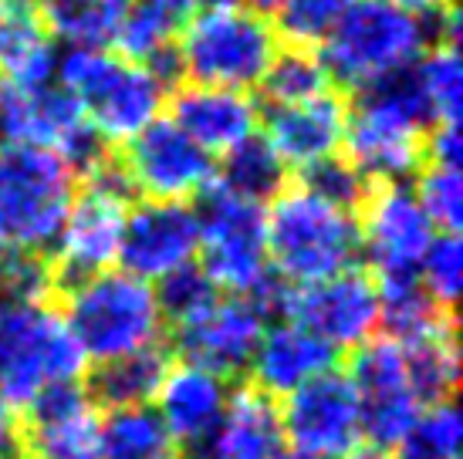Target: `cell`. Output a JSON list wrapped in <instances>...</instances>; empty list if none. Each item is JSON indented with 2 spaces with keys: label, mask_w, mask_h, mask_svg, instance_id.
<instances>
[{
  "label": "cell",
  "mask_w": 463,
  "mask_h": 459,
  "mask_svg": "<svg viewBox=\"0 0 463 459\" xmlns=\"http://www.w3.org/2000/svg\"><path fill=\"white\" fill-rule=\"evenodd\" d=\"M457 24L453 4L439 14H416L389 0H355L315 52L335 85L359 91L410 71L430 44L457 41Z\"/></svg>",
  "instance_id": "obj_1"
},
{
  "label": "cell",
  "mask_w": 463,
  "mask_h": 459,
  "mask_svg": "<svg viewBox=\"0 0 463 459\" xmlns=\"http://www.w3.org/2000/svg\"><path fill=\"white\" fill-rule=\"evenodd\" d=\"M430 126L433 122L423 91L410 68L355 91V102L348 105L342 149L369 186L406 183L423 166Z\"/></svg>",
  "instance_id": "obj_2"
},
{
  "label": "cell",
  "mask_w": 463,
  "mask_h": 459,
  "mask_svg": "<svg viewBox=\"0 0 463 459\" xmlns=\"http://www.w3.org/2000/svg\"><path fill=\"white\" fill-rule=\"evenodd\" d=\"M270 274L288 287L318 284L362 260L359 220L305 186H284L264 206Z\"/></svg>",
  "instance_id": "obj_3"
},
{
  "label": "cell",
  "mask_w": 463,
  "mask_h": 459,
  "mask_svg": "<svg viewBox=\"0 0 463 459\" xmlns=\"http://www.w3.org/2000/svg\"><path fill=\"white\" fill-rule=\"evenodd\" d=\"M173 52L186 85L250 91L281 52V38L254 7H203L183 21Z\"/></svg>",
  "instance_id": "obj_4"
},
{
  "label": "cell",
  "mask_w": 463,
  "mask_h": 459,
  "mask_svg": "<svg viewBox=\"0 0 463 459\" xmlns=\"http://www.w3.org/2000/svg\"><path fill=\"white\" fill-rule=\"evenodd\" d=\"M54 81L75 98L105 145L129 142L166 105L163 78L112 48H68L58 58Z\"/></svg>",
  "instance_id": "obj_5"
},
{
  "label": "cell",
  "mask_w": 463,
  "mask_h": 459,
  "mask_svg": "<svg viewBox=\"0 0 463 459\" xmlns=\"http://www.w3.org/2000/svg\"><path fill=\"white\" fill-rule=\"evenodd\" d=\"M65 291V324L89 361H109L153 348L163 338V311L153 284L139 281L122 267L102 270L95 277L61 287Z\"/></svg>",
  "instance_id": "obj_6"
},
{
  "label": "cell",
  "mask_w": 463,
  "mask_h": 459,
  "mask_svg": "<svg viewBox=\"0 0 463 459\" xmlns=\"http://www.w3.org/2000/svg\"><path fill=\"white\" fill-rule=\"evenodd\" d=\"M75 192L78 173L58 153L0 142V247L52 250Z\"/></svg>",
  "instance_id": "obj_7"
},
{
  "label": "cell",
  "mask_w": 463,
  "mask_h": 459,
  "mask_svg": "<svg viewBox=\"0 0 463 459\" xmlns=\"http://www.w3.org/2000/svg\"><path fill=\"white\" fill-rule=\"evenodd\" d=\"M85 365L81 344L48 301L0 307V408L24 412L41 389L81 382Z\"/></svg>",
  "instance_id": "obj_8"
},
{
  "label": "cell",
  "mask_w": 463,
  "mask_h": 459,
  "mask_svg": "<svg viewBox=\"0 0 463 459\" xmlns=\"http://www.w3.org/2000/svg\"><path fill=\"white\" fill-rule=\"evenodd\" d=\"M200 257L203 274L220 294H260L274 281L264 240V206L220 186L217 179L200 192Z\"/></svg>",
  "instance_id": "obj_9"
},
{
  "label": "cell",
  "mask_w": 463,
  "mask_h": 459,
  "mask_svg": "<svg viewBox=\"0 0 463 459\" xmlns=\"http://www.w3.org/2000/svg\"><path fill=\"white\" fill-rule=\"evenodd\" d=\"M0 139L52 149L75 169L78 179L109 155L102 136L58 81L21 85L0 78Z\"/></svg>",
  "instance_id": "obj_10"
},
{
  "label": "cell",
  "mask_w": 463,
  "mask_h": 459,
  "mask_svg": "<svg viewBox=\"0 0 463 459\" xmlns=\"http://www.w3.org/2000/svg\"><path fill=\"white\" fill-rule=\"evenodd\" d=\"M355 220L362 257L373 267V281L416 277L426 247L439 233L410 183L373 186L355 210Z\"/></svg>",
  "instance_id": "obj_11"
},
{
  "label": "cell",
  "mask_w": 463,
  "mask_h": 459,
  "mask_svg": "<svg viewBox=\"0 0 463 459\" xmlns=\"http://www.w3.org/2000/svg\"><path fill=\"white\" fill-rule=\"evenodd\" d=\"M348 382L359 398L362 439H369L373 449L383 453L396 449V443L423 412V402L410 382L402 344L389 334H375L359 344L352 351Z\"/></svg>",
  "instance_id": "obj_12"
},
{
  "label": "cell",
  "mask_w": 463,
  "mask_h": 459,
  "mask_svg": "<svg viewBox=\"0 0 463 459\" xmlns=\"http://www.w3.org/2000/svg\"><path fill=\"white\" fill-rule=\"evenodd\" d=\"M278 314L305 324L335 351H355L379 332V291L373 274L352 267L305 287L284 284Z\"/></svg>",
  "instance_id": "obj_13"
},
{
  "label": "cell",
  "mask_w": 463,
  "mask_h": 459,
  "mask_svg": "<svg viewBox=\"0 0 463 459\" xmlns=\"http://www.w3.org/2000/svg\"><path fill=\"white\" fill-rule=\"evenodd\" d=\"M118 163L126 169L132 190L142 192L146 200L190 203L217 179V159L203 153L180 126H173L163 115L126 142Z\"/></svg>",
  "instance_id": "obj_14"
},
{
  "label": "cell",
  "mask_w": 463,
  "mask_h": 459,
  "mask_svg": "<svg viewBox=\"0 0 463 459\" xmlns=\"http://www.w3.org/2000/svg\"><path fill=\"white\" fill-rule=\"evenodd\" d=\"M284 446L308 456H348L362 443L355 389L342 371H325L278 406Z\"/></svg>",
  "instance_id": "obj_15"
},
{
  "label": "cell",
  "mask_w": 463,
  "mask_h": 459,
  "mask_svg": "<svg viewBox=\"0 0 463 459\" xmlns=\"http://www.w3.org/2000/svg\"><path fill=\"white\" fill-rule=\"evenodd\" d=\"M268 307L250 294H217L210 304L176 328V348L190 365L237 379L250 369L260 334L268 328Z\"/></svg>",
  "instance_id": "obj_16"
},
{
  "label": "cell",
  "mask_w": 463,
  "mask_h": 459,
  "mask_svg": "<svg viewBox=\"0 0 463 459\" xmlns=\"http://www.w3.org/2000/svg\"><path fill=\"white\" fill-rule=\"evenodd\" d=\"M200 254V220L196 206L169 200L132 203L122 227L118 267L146 284L163 281L173 270L194 264Z\"/></svg>",
  "instance_id": "obj_17"
},
{
  "label": "cell",
  "mask_w": 463,
  "mask_h": 459,
  "mask_svg": "<svg viewBox=\"0 0 463 459\" xmlns=\"http://www.w3.org/2000/svg\"><path fill=\"white\" fill-rule=\"evenodd\" d=\"M129 206V200H118L112 192L91 186H81V192H75L61 233L52 247L54 257L48 260L58 291L118 267V247Z\"/></svg>",
  "instance_id": "obj_18"
},
{
  "label": "cell",
  "mask_w": 463,
  "mask_h": 459,
  "mask_svg": "<svg viewBox=\"0 0 463 459\" xmlns=\"http://www.w3.org/2000/svg\"><path fill=\"white\" fill-rule=\"evenodd\" d=\"M99 412L85 382H54L41 389L24 408V449L38 459L95 456Z\"/></svg>",
  "instance_id": "obj_19"
},
{
  "label": "cell",
  "mask_w": 463,
  "mask_h": 459,
  "mask_svg": "<svg viewBox=\"0 0 463 459\" xmlns=\"http://www.w3.org/2000/svg\"><path fill=\"white\" fill-rule=\"evenodd\" d=\"M260 122L264 139L281 155L284 166L301 173L328 155H338L345 139L348 105L342 102V95L322 91L295 105H268Z\"/></svg>",
  "instance_id": "obj_20"
},
{
  "label": "cell",
  "mask_w": 463,
  "mask_h": 459,
  "mask_svg": "<svg viewBox=\"0 0 463 459\" xmlns=\"http://www.w3.org/2000/svg\"><path fill=\"white\" fill-rule=\"evenodd\" d=\"M166 118L210 155L231 153L233 145L258 136L260 126L258 102L250 98V91L210 89V85H183L169 98Z\"/></svg>",
  "instance_id": "obj_21"
},
{
  "label": "cell",
  "mask_w": 463,
  "mask_h": 459,
  "mask_svg": "<svg viewBox=\"0 0 463 459\" xmlns=\"http://www.w3.org/2000/svg\"><path fill=\"white\" fill-rule=\"evenodd\" d=\"M335 361H338V351L325 338L298 321L281 318L264 328L247 371L254 375L258 392H264L268 398H284L301 385H308L311 379L335 371Z\"/></svg>",
  "instance_id": "obj_22"
},
{
  "label": "cell",
  "mask_w": 463,
  "mask_h": 459,
  "mask_svg": "<svg viewBox=\"0 0 463 459\" xmlns=\"http://www.w3.org/2000/svg\"><path fill=\"white\" fill-rule=\"evenodd\" d=\"M231 379L200 365H169L156 392V416L180 446H200L231 406Z\"/></svg>",
  "instance_id": "obj_23"
},
{
  "label": "cell",
  "mask_w": 463,
  "mask_h": 459,
  "mask_svg": "<svg viewBox=\"0 0 463 459\" xmlns=\"http://www.w3.org/2000/svg\"><path fill=\"white\" fill-rule=\"evenodd\" d=\"M284 453L288 446L281 436L278 402L250 385L233 389L223 419L200 446H194L190 459H284Z\"/></svg>",
  "instance_id": "obj_24"
},
{
  "label": "cell",
  "mask_w": 463,
  "mask_h": 459,
  "mask_svg": "<svg viewBox=\"0 0 463 459\" xmlns=\"http://www.w3.org/2000/svg\"><path fill=\"white\" fill-rule=\"evenodd\" d=\"M58 54L44 34L38 14L27 4L0 0V78L21 85L54 81Z\"/></svg>",
  "instance_id": "obj_25"
},
{
  "label": "cell",
  "mask_w": 463,
  "mask_h": 459,
  "mask_svg": "<svg viewBox=\"0 0 463 459\" xmlns=\"http://www.w3.org/2000/svg\"><path fill=\"white\" fill-rule=\"evenodd\" d=\"M169 371V355L163 344L142 348L132 355H118L109 361H99V369L89 379V396L95 406L105 408H129V406H153L159 382Z\"/></svg>",
  "instance_id": "obj_26"
},
{
  "label": "cell",
  "mask_w": 463,
  "mask_h": 459,
  "mask_svg": "<svg viewBox=\"0 0 463 459\" xmlns=\"http://www.w3.org/2000/svg\"><path fill=\"white\" fill-rule=\"evenodd\" d=\"M95 459H180V443L153 406L109 408L99 419Z\"/></svg>",
  "instance_id": "obj_27"
},
{
  "label": "cell",
  "mask_w": 463,
  "mask_h": 459,
  "mask_svg": "<svg viewBox=\"0 0 463 459\" xmlns=\"http://www.w3.org/2000/svg\"><path fill=\"white\" fill-rule=\"evenodd\" d=\"M136 0H38V21L48 38L68 48H109Z\"/></svg>",
  "instance_id": "obj_28"
},
{
  "label": "cell",
  "mask_w": 463,
  "mask_h": 459,
  "mask_svg": "<svg viewBox=\"0 0 463 459\" xmlns=\"http://www.w3.org/2000/svg\"><path fill=\"white\" fill-rule=\"evenodd\" d=\"M176 31H180V21H173L169 14L136 0L129 14H126V21L118 24L112 44H116V52L122 58L153 68L156 75L163 78V85L169 89L180 78V71H176V52H173L176 48Z\"/></svg>",
  "instance_id": "obj_29"
},
{
  "label": "cell",
  "mask_w": 463,
  "mask_h": 459,
  "mask_svg": "<svg viewBox=\"0 0 463 459\" xmlns=\"http://www.w3.org/2000/svg\"><path fill=\"white\" fill-rule=\"evenodd\" d=\"M406 351V369L410 382L423 406L453 398L457 382H460V351H457V321L443 324L437 332L399 342Z\"/></svg>",
  "instance_id": "obj_30"
},
{
  "label": "cell",
  "mask_w": 463,
  "mask_h": 459,
  "mask_svg": "<svg viewBox=\"0 0 463 459\" xmlns=\"http://www.w3.org/2000/svg\"><path fill=\"white\" fill-rule=\"evenodd\" d=\"M379 291V324L386 328L389 338L412 342L423 334L437 332L453 321V311L443 307L423 291L420 277H392V281H375Z\"/></svg>",
  "instance_id": "obj_31"
},
{
  "label": "cell",
  "mask_w": 463,
  "mask_h": 459,
  "mask_svg": "<svg viewBox=\"0 0 463 459\" xmlns=\"http://www.w3.org/2000/svg\"><path fill=\"white\" fill-rule=\"evenodd\" d=\"M217 183L250 203L264 206L288 186V166L281 163V155L270 149L264 136H250L241 145H233L231 153L220 155Z\"/></svg>",
  "instance_id": "obj_32"
},
{
  "label": "cell",
  "mask_w": 463,
  "mask_h": 459,
  "mask_svg": "<svg viewBox=\"0 0 463 459\" xmlns=\"http://www.w3.org/2000/svg\"><path fill=\"white\" fill-rule=\"evenodd\" d=\"M416 85L423 91L426 112L433 126L443 122H460V105H463V68L457 41H437L430 44L426 54L412 64Z\"/></svg>",
  "instance_id": "obj_33"
},
{
  "label": "cell",
  "mask_w": 463,
  "mask_h": 459,
  "mask_svg": "<svg viewBox=\"0 0 463 459\" xmlns=\"http://www.w3.org/2000/svg\"><path fill=\"white\" fill-rule=\"evenodd\" d=\"M260 91L268 105H295L315 98L322 91H332V78L325 71L318 52L311 48H281L274 54L270 68L260 78Z\"/></svg>",
  "instance_id": "obj_34"
},
{
  "label": "cell",
  "mask_w": 463,
  "mask_h": 459,
  "mask_svg": "<svg viewBox=\"0 0 463 459\" xmlns=\"http://www.w3.org/2000/svg\"><path fill=\"white\" fill-rule=\"evenodd\" d=\"M463 422L453 398L430 402L416 416L410 433L402 436L389 459H457L460 456Z\"/></svg>",
  "instance_id": "obj_35"
},
{
  "label": "cell",
  "mask_w": 463,
  "mask_h": 459,
  "mask_svg": "<svg viewBox=\"0 0 463 459\" xmlns=\"http://www.w3.org/2000/svg\"><path fill=\"white\" fill-rule=\"evenodd\" d=\"M355 0H281L274 7V31L291 48H318Z\"/></svg>",
  "instance_id": "obj_36"
},
{
  "label": "cell",
  "mask_w": 463,
  "mask_h": 459,
  "mask_svg": "<svg viewBox=\"0 0 463 459\" xmlns=\"http://www.w3.org/2000/svg\"><path fill=\"white\" fill-rule=\"evenodd\" d=\"M52 291H58V284L48 257L0 247V307L41 304L52 297Z\"/></svg>",
  "instance_id": "obj_37"
},
{
  "label": "cell",
  "mask_w": 463,
  "mask_h": 459,
  "mask_svg": "<svg viewBox=\"0 0 463 459\" xmlns=\"http://www.w3.org/2000/svg\"><path fill=\"white\" fill-rule=\"evenodd\" d=\"M416 277L423 291L437 301L443 311H453L463 287V240L460 233H437L426 247Z\"/></svg>",
  "instance_id": "obj_38"
},
{
  "label": "cell",
  "mask_w": 463,
  "mask_h": 459,
  "mask_svg": "<svg viewBox=\"0 0 463 459\" xmlns=\"http://www.w3.org/2000/svg\"><path fill=\"white\" fill-rule=\"evenodd\" d=\"M156 301H159V311H163V321H169L173 328L186 324L190 318H196L213 297H217V284L203 274L200 264H186V267L166 274L163 281L153 284Z\"/></svg>",
  "instance_id": "obj_39"
},
{
  "label": "cell",
  "mask_w": 463,
  "mask_h": 459,
  "mask_svg": "<svg viewBox=\"0 0 463 459\" xmlns=\"http://www.w3.org/2000/svg\"><path fill=\"white\" fill-rule=\"evenodd\" d=\"M416 196H420L426 217L433 220V227H437L439 233H460V223H463L460 166H439V163L420 166Z\"/></svg>",
  "instance_id": "obj_40"
},
{
  "label": "cell",
  "mask_w": 463,
  "mask_h": 459,
  "mask_svg": "<svg viewBox=\"0 0 463 459\" xmlns=\"http://www.w3.org/2000/svg\"><path fill=\"white\" fill-rule=\"evenodd\" d=\"M298 186H305L308 192L322 196L325 203L342 206L348 213H355L362 206V200H365V192L373 190V186L365 183V176L348 163L345 155H328L322 163L301 169Z\"/></svg>",
  "instance_id": "obj_41"
},
{
  "label": "cell",
  "mask_w": 463,
  "mask_h": 459,
  "mask_svg": "<svg viewBox=\"0 0 463 459\" xmlns=\"http://www.w3.org/2000/svg\"><path fill=\"white\" fill-rule=\"evenodd\" d=\"M142 4H149V7H156V11L169 14V17L180 21V24L196 11V0H142Z\"/></svg>",
  "instance_id": "obj_42"
},
{
  "label": "cell",
  "mask_w": 463,
  "mask_h": 459,
  "mask_svg": "<svg viewBox=\"0 0 463 459\" xmlns=\"http://www.w3.org/2000/svg\"><path fill=\"white\" fill-rule=\"evenodd\" d=\"M389 4H399V7L416 11V14H439V11H447L453 0H389Z\"/></svg>",
  "instance_id": "obj_43"
},
{
  "label": "cell",
  "mask_w": 463,
  "mask_h": 459,
  "mask_svg": "<svg viewBox=\"0 0 463 459\" xmlns=\"http://www.w3.org/2000/svg\"><path fill=\"white\" fill-rule=\"evenodd\" d=\"M196 4H203V7H250L258 0H196Z\"/></svg>",
  "instance_id": "obj_44"
},
{
  "label": "cell",
  "mask_w": 463,
  "mask_h": 459,
  "mask_svg": "<svg viewBox=\"0 0 463 459\" xmlns=\"http://www.w3.org/2000/svg\"><path fill=\"white\" fill-rule=\"evenodd\" d=\"M342 459H389V453H383V449H352Z\"/></svg>",
  "instance_id": "obj_45"
},
{
  "label": "cell",
  "mask_w": 463,
  "mask_h": 459,
  "mask_svg": "<svg viewBox=\"0 0 463 459\" xmlns=\"http://www.w3.org/2000/svg\"><path fill=\"white\" fill-rule=\"evenodd\" d=\"M284 459H332V456H308V453H284ZM342 459V456H338Z\"/></svg>",
  "instance_id": "obj_46"
},
{
  "label": "cell",
  "mask_w": 463,
  "mask_h": 459,
  "mask_svg": "<svg viewBox=\"0 0 463 459\" xmlns=\"http://www.w3.org/2000/svg\"><path fill=\"white\" fill-rule=\"evenodd\" d=\"M260 7H268V11H274V7H278V4H281V0H258Z\"/></svg>",
  "instance_id": "obj_47"
},
{
  "label": "cell",
  "mask_w": 463,
  "mask_h": 459,
  "mask_svg": "<svg viewBox=\"0 0 463 459\" xmlns=\"http://www.w3.org/2000/svg\"><path fill=\"white\" fill-rule=\"evenodd\" d=\"M7 4H27V0H7Z\"/></svg>",
  "instance_id": "obj_48"
},
{
  "label": "cell",
  "mask_w": 463,
  "mask_h": 459,
  "mask_svg": "<svg viewBox=\"0 0 463 459\" xmlns=\"http://www.w3.org/2000/svg\"><path fill=\"white\" fill-rule=\"evenodd\" d=\"M78 459H95V456H78Z\"/></svg>",
  "instance_id": "obj_49"
}]
</instances>
